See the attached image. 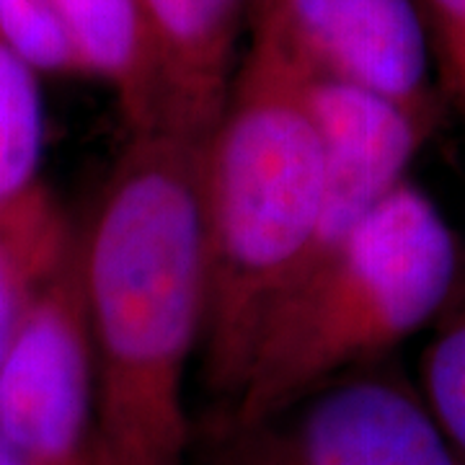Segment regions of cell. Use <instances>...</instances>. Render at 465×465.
Here are the masks:
<instances>
[{"instance_id": "1", "label": "cell", "mask_w": 465, "mask_h": 465, "mask_svg": "<svg viewBox=\"0 0 465 465\" xmlns=\"http://www.w3.org/2000/svg\"><path fill=\"white\" fill-rule=\"evenodd\" d=\"M200 148L130 134L84 231L99 465H189L183 382L200 357Z\"/></svg>"}, {"instance_id": "2", "label": "cell", "mask_w": 465, "mask_h": 465, "mask_svg": "<svg viewBox=\"0 0 465 465\" xmlns=\"http://www.w3.org/2000/svg\"><path fill=\"white\" fill-rule=\"evenodd\" d=\"M323 189V143L292 73L249 45L200 148V375L215 403L238 396L266 321L300 277Z\"/></svg>"}, {"instance_id": "3", "label": "cell", "mask_w": 465, "mask_h": 465, "mask_svg": "<svg viewBox=\"0 0 465 465\" xmlns=\"http://www.w3.org/2000/svg\"><path fill=\"white\" fill-rule=\"evenodd\" d=\"M463 256L440 204L406 179L290 287L266 321L238 396L215 406L256 419L388 360L442 313Z\"/></svg>"}, {"instance_id": "4", "label": "cell", "mask_w": 465, "mask_h": 465, "mask_svg": "<svg viewBox=\"0 0 465 465\" xmlns=\"http://www.w3.org/2000/svg\"><path fill=\"white\" fill-rule=\"evenodd\" d=\"M189 465H463L396 362L357 367L272 414L194 421Z\"/></svg>"}, {"instance_id": "5", "label": "cell", "mask_w": 465, "mask_h": 465, "mask_svg": "<svg viewBox=\"0 0 465 465\" xmlns=\"http://www.w3.org/2000/svg\"><path fill=\"white\" fill-rule=\"evenodd\" d=\"M249 45L311 78L357 85L437 127L442 88L419 0H249Z\"/></svg>"}, {"instance_id": "6", "label": "cell", "mask_w": 465, "mask_h": 465, "mask_svg": "<svg viewBox=\"0 0 465 465\" xmlns=\"http://www.w3.org/2000/svg\"><path fill=\"white\" fill-rule=\"evenodd\" d=\"M0 437L21 465H99L84 231L0 365Z\"/></svg>"}, {"instance_id": "7", "label": "cell", "mask_w": 465, "mask_h": 465, "mask_svg": "<svg viewBox=\"0 0 465 465\" xmlns=\"http://www.w3.org/2000/svg\"><path fill=\"white\" fill-rule=\"evenodd\" d=\"M292 78L316 122L326 158L323 210L316 243L300 272L302 277L396 186L411 179L409 168L434 127L396 101L365 88L298 73Z\"/></svg>"}, {"instance_id": "8", "label": "cell", "mask_w": 465, "mask_h": 465, "mask_svg": "<svg viewBox=\"0 0 465 465\" xmlns=\"http://www.w3.org/2000/svg\"><path fill=\"white\" fill-rule=\"evenodd\" d=\"M249 0H140L161 75V133L202 143L228 99Z\"/></svg>"}, {"instance_id": "9", "label": "cell", "mask_w": 465, "mask_h": 465, "mask_svg": "<svg viewBox=\"0 0 465 465\" xmlns=\"http://www.w3.org/2000/svg\"><path fill=\"white\" fill-rule=\"evenodd\" d=\"M54 3L84 75L114 94L127 137L161 133V75L140 0Z\"/></svg>"}, {"instance_id": "10", "label": "cell", "mask_w": 465, "mask_h": 465, "mask_svg": "<svg viewBox=\"0 0 465 465\" xmlns=\"http://www.w3.org/2000/svg\"><path fill=\"white\" fill-rule=\"evenodd\" d=\"M78 241L45 183L0 207V365Z\"/></svg>"}, {"instance_id": "11", "label": "cell", "mask_w": 465, "mask_h": 465, "mask_svg": "<svg viewBox=\"0 0 465 465\" xmlns=\"http://www.w3.org/2000/svg\"><path fill=\"white\" fill-rule=\"evenodd\" d=\"M45 101L39 73L0 39V207L42 186Z\"/></svg>"}, {"instance_id": "12", "label": "cell", "mask_w": 465, "mask_h": 465, "mask_svg": "<svg viewBox=\"0 0 465 465\" xmlns=\"http://www.w3.org/2000/svg\"><path fill=\"white\" fill-rule=\"evenodd\" d=\"M430 331L416 385L465 465V256L455 290Z\"/></svg>"}, {"instance_id": "13", "label": "cell", "mask_w": 465, "mask_h": 465, "mask_svg": "<svg viewBox=\"0 0 465 465\" xmlns=\"http://www.w3.org/2000/svg\"><path fill=\"white\" fill-rule=\"evenodd\" d=\"M0 39L39 75H84L54 0H0Z\"/></svg>"}, {"instance_id": "14", "label": "cell", "mask_w": 465, "mask_h": 465, "mask_svg": "<svg viewBox=\"0 0 465 465\" xmlns=\"http://www.w3.org/2000/svg\"><path fill=\"white\" fill-rule=\"evenodd\" d=\"M432 39L442 96L465 106V0H419Z\"/></svg>"}, {"instance_id": "15", "label": "cell", "mask_w": 465, "mask_h": 465, "mask_svg": "<svg viewBox=\"0 0 465 465\" xmlns=\"http://www.w3.org/2000/svg\"><path fill=\"white\" fill-rule=\"evenodd\" d=\"M0 465H21L16 455L11 452V448L3 442V437H0Z\"/></svg>"}, {"instance_id": "16", "label": "cell", "mask_w": 465, "mask_h": 465, "mask_svg": "<svg viewBox=\"0 0 465 465\" xmlns=\"http://www.w3.org/2000/svg\"><path fill=\"white\" fill-rule=\"evenodd\" d=\"M463 112H465V106H463Z\"/></svg>"}]
</instances>
